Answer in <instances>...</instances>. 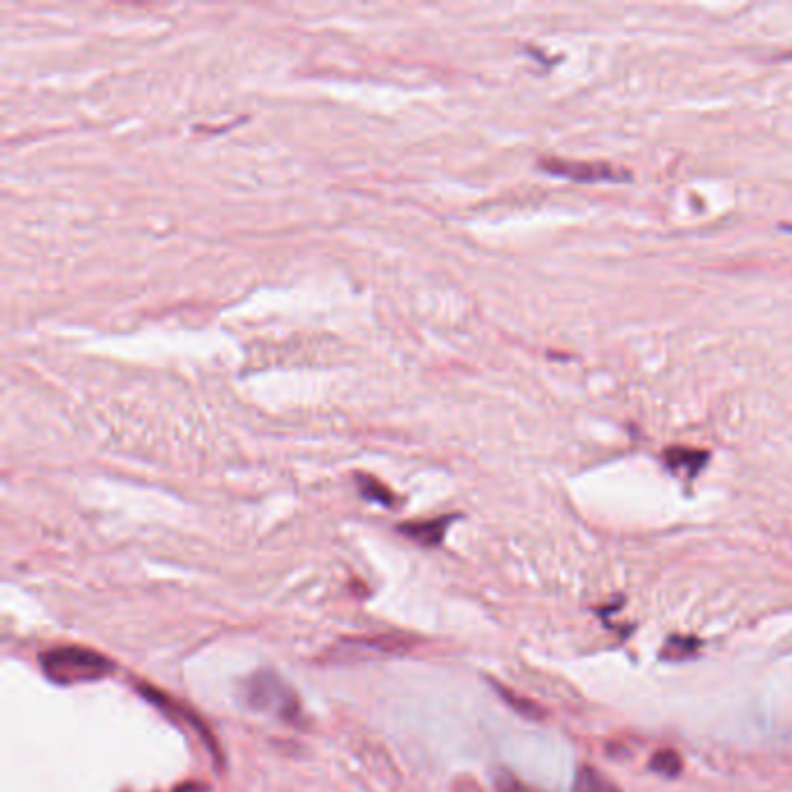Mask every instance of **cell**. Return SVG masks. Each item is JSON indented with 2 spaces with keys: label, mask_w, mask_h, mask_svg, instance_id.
I'll return each mask as SVG.
<instances>
[{
  "label": "cell",
  "mask_w": 792,
  "mask_h": 792,
  "mask_svg": "<svg viewBox=\"0 0 792 792\" xmlns=\"http://www.w3.org/2000/svg\"><path fill=\"white\" fill-rule=\"evenodd\" d=\"M40 670L49 681L59 685H75L110 677L114 672V662L98 650L84 646H57L40 656Z\"/></svg>",
  "instance_id": "obj_1"
},
{
  "label": "cell",
  "mask_w": 792,
  "mask_h": 792,
  "mask_svg": "<svg viewBox=\"0 0 792 792\" xmlns=\"http://www.w3.org/2000/svg\"><path fill=\"white\" fill-rule=\"evenodd\" d=\"M240 695L246 707L254 711L272 714L275 718L284 720V723L291 726L303 723L305 711L301 699H297V695L284 679L270 670H260L254 672L252 677H246L242 681Z\"/></svg>",
  "instance_id": "obj_2"
},
{
  "label": "cell",
  "mask_w": 792,
  "mask_h": 792,
  "mask_svg": "<svg viewBox=\"0 0 792 792\" xmlns=\"http://www.w3.org/2000/svg\"><path fill=\"white\" fill-rule=\"evenodd\" d=\"M539 166L549 174H556V178L581 182V184L627 182L630 180L627 170L616 168L611 163H584V161H562V158H544Z\"/></svg>",
  "instance_id": "obj_3"
},
{
  "label": "cell",
  "mask_w": 792,
  "mask_h": 792,
  "mask_svg": "<svg viewBox=\"0 0 792 792\" xmlns=\"http://www.w3.org/2000/svg\"><path fill=\"white\" fill-rule=\"evenodd\" d=\"M137 691L143 693V695H145V699H147V702H151L156 709H161V711H163L170 720H174V723L188 726L191 730H196V732L203 736V742H207V744H209V748H212V751H215V755H217L215 739L209 736L207 726H203V723H200V720L196 718V714H191L188 709H184V707H182V704L174 702L170 695H166V693H161V691L151 689V685H139Z\"/></svg>",
  "instance_id": "obj_4"
},
{
  "label": "cell",
  "mask_w": 792,
  "mask_h": 792,
  "mask_svg": "<svg viewBox=\"0 0 792 792\" xmlns=\"http://www.w3.org/2000/svg\"><path fill=\"white\" fill-rule=\"evenodd\" d=\"M709 451L704 449H691V447H670L665 449L662 461L672 474L681 477L683 482H693L697 474L707 467L709 463Z\"/></svg>",
  "instance_id": "obj_5"
},
{
  "label": "cell",
  "mask_w": 792,
  "mask_h": 792,
  "mask_svg": "<svg viewBox=\"0 0 792 792\" xmlns=\"http://www.w3.org/2000/svg\"><path fill=\"white\" fill-rule=\"evenodd\" d=\"M455 521V516H439V519H430V521H414V523H402L398 525V531L410 537L412 541L421 544V547H437L442 544L449 525Z\"/></svg>",
  "instance_id": "obj_6"
},
{
  "label": "cell",
  "mask_w": 792,
  "mask_h": 792,
  "mask_svg": "<svg viewBox=\"0 0 792 792\" xmlns=\"http://www.w3.org/2000/svg\"><path fill=\"white\" fill-rule=\"evenodd\" d=\"M572 792H623V788L616 785L602 771H597L590 765L578 767Z\"/></svg>",
  "instance_id": "obj_7"
},
{
  "label": "cell",
  "mask_w": 792,
  "mask_h": 792,
  "mask_svg": "<svg viewBox=\"0 0 792 792\" xmlns=\"http://www.w3.org/2000/svg\"><path fill=\"white\" fill-rule=\"evenodd\" d=\"M699 646H702V642L697 637H670L665 642V646L660 650V658L667 660V662L689 660V658H693L697 654Z\"/></svg>",
  "instance_id": "obj_8"
},
{
  "label": "cell",
  "mask_w": 792,
  "mask_h": 792,
  "mask_svg": "<svg viewBox=\"0 0 792 792\" xmlns=\"http://www.w3.org/2000/svg\"><path fill=\"white\" fill-rule=\"evenodd\" d=\"M358 482V490L361 496L369 502H377V504H383V507H395V496L393 490L386 488L379 479L375 477H367V474H358L356 477Z\"/></svg>",
  "instance_id": "obj_9"
},
{
  "label": "cell",
  "mask_w": 792,
  "mask_h": 792,
  "mask_svg": "<svg viewBox=\"0 0 792 792\" xmlns=\"http://www.w3.org/2000/svg\"><path fill=\"white\" fill-rule=\"evenodd\" d=\"M648 767H650V771L660 773V777L677 779L681 773V769H683V760H681V755L677 751L665 748V751L654 753V758H650Z\"/></svg>",
  "instance_id": "obj_10"
},
{
  "label": "cell",
  "mask_w": 792,
  "mask_h": 792,
  "mask_svg": "<svg viewBox=\"0 0 792 792\" xmlns=\"http://www.w3.org/2000/svg\"><path fill=\"white\" fill-rule=\"evenodd\" d=\"M492 685H496V691L500 693V697L509 704V707H512L514 711H519L521 716L533 718V720L544 718V709L539 707V704H535L533 699H527V697H523V695H519L514 691H509V689H504V685H498V683H492Z\"/></svg>",
  "instance_id": "obj_11"
},
{
  "label": "cell",
  "mask_w": 792,
  "mask_h": 792,
  "mask_svg": "<svg viewBox=\"0 0 792 792\" xmlns=\"http://www.w3.org/2000/svg\"><path fill=\"white\" fill-rule=\"evenodd\" d=\"M496 790L498 792H539L535 788H531L527 783H523L521 779H516L512 771H498L496 777Z\"/></svg>",
  "instance_id": "obj_12"
},
{
  "label": "cell",
  "mask_w": 792,
  "mask_h": 792,
  "mask_svg": "<svg viewBox=\"0 0 792 792\" xmlns=\"http://www.w3.org/2000/svg\"><path fill=\"white\" fill-rule=\"evenodd\" d=\"M781 228H783V231H792V226H790V223H783Z\"/></svg>",
  "instance_id": "obj_13"
}]
</instances>
